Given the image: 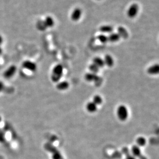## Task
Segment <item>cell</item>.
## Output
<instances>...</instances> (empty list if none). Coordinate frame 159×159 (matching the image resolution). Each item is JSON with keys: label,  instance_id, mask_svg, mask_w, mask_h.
I'll use <instances>...</instances> for the list:
<instances>
[{"label": "cell", "instance_id": "obj_19", "mask_svg": "<svg viewBox=\"0 0 159 159\" xmlns=\"http://www.w3.org/2000/svg\"><path fill=\"white\" fill-rule=\"evenodd\" d=\"M137 143L138 146H144L146 144V140L144 137H139L137 138Z\"/></svg>", "mask_w": 159, "mask_h": 159}, {"label": "cell", "instance_id": "obj_7", "mask_svg": "<svg viewBox=\"0 0 159 159\" xmlns=\"http://www.w3.org/2000/svg\"><path fill=\"white\" fill-rule=\"evenodd\" d=\"M23 67L27 70L35 71L37 69L36 64L29 60H26L23 63Z\"/></svg>", "mask_w": 159, "mask_h": 159}, {"label": "cell", "instance_id": "obj_21", "mask_svg": "<svg viewBox=\"0 0 159 159\" xmlns=\"http://www.w3.org/2000/svg\"><path fill=\"white\" fill-rule=\"evenodd\" d=\"M97 38L98 40L102 43H106L108 41V36H107L104 34H100V35H98Z\"/></svg>", "mask_w": 159, "mask_h": 159}, {"label": "cell", "instance_id": "obj_11", "mask_svg": "<svg viewBox=\"0 0 159 159\" xmlns=\"http://www.w3.org/2000/svg\"><path fill=\"white\" fill-rule=\"evenodd\" d=\"M86 108L87 111L90 113H94L95 112H96L97 109V105H96L93 101L88 102L86 106Z\"/></svg>", "mask_w": 159, "mask_h": 159}, {"label": "cell", "instance_id": "obj_6", "mask_svg": "<svg viewBox=\"0 0 159 159\" xmlns=\"http://www.w3.org/2000/svg\"><path fill=\"white\" fill-rule=\"evenodd\" d=\"M16 70V66H10L4 72L3 74L4 78H11L15 74Z\"/></svg>", "mask_w": 159, "mask_h": 159}, {"label": "cell", "instance_id": "obj_1", "mask_svg": "<svg viewBox=\"0 0 159 159\" xmlns=\"http://www.w3.org/2000/svg\"><path fill=\"white\" fill-rule=\"evenodd\" d=\"M63 72V66L61 64H58L54 67L53 69L52 74V80L54 82H58L62 76Z\"/></svg>", "mask_w": 159, "mask_h": 159}, {"label": "cell", "instance_id": "obj_18", "mask_svg": "<svg viewBox=\"0 0 159 159\" xmlns=\"http://www.w3.org/2000/svg\"><path fill=\"white\" fill-rule=\"evenodd\" d=\"M44 21V23L47 28L53 27L54 25V21L51 17H47L44 21Z\"/></svg>", "mask_w": 159, "mask_h": 159}, {"label": "cell", "instance_id": "obj_26", "mask_svg": "<svg viewBox=\"0 0 159 159\" xmlns=\"http://www.w3.org/2000/svg\"><path fill=\"white\" fill-rule=\"evenodd\" d=\"M4 84H3V83L0 81V92L3 89V88H4Z\"/></svg>", "mask_w": 159, "mask_h": 159}, {"label": "cell", "instance_id": "obj_29", "mask_svg": "<svg viewBox=\"0 0 159 159\" xmlns=\"http://www.w3.org/2000/svg\"><path fill=\"white\" fill-rule=\"evenodd\" d=\"M3 41V38H2V36L0 35V45H2V42Z\"/></svg>", "mask_w": 159, "mask_h": 159}, {"label": "cell", "instance_id": "obj_28", "mask_svg": "<svg viewBox=\"0 0 159 159\" xmlns=\"http://www.w3.org/2000/svg\"><path fill=\"white\" fill-rule=\"evenodd\" d=\"M140 159H147L146 157H145L144 155H141V156L139 157Z\"/></svg>", "mask_w": 159, "mask_h": 159}, {"label": "cell", "instance_id": "obj_22", "mask_svg": "<svg viewBox=\"0 0 159 159\" xmlns=\"http://www.w3.org/2000/svg\"><path fill=\"white\" fill-rule=\"evenodd\" d=\"M93 102H94L96 105H100L102 102V97L99 95H95L93 98Z\"/></svg>", "mask_w": 159, "mask_h": 159}, {"label": "cell", "instance_id": "obj_2", "mask_svg": "<svg viewBox=\"0 0 159 159\" xmlns=\"http://www.w3.org/2000/svg\"><path fill=\"white\" fill-rule=\"evenodd\" d=\"M117 115L118 119L121 121H125L127 119L128 116V111L125 105H121L118 106L117 109Z\"/></svg>", "mask_w": 159, "mask_h": 159}, {"label": "cell", "instance_id": "obj_10", "mask_svg": "<svg viewBox=\"0 0 159 159\" xmlns=\"http://www.w3.org/2000/svg\"><path fill=\"white\" fill-rule=\"evenodd\" d=\"M104 60L105 65H106L108 67H112L114 64V60L112 56L109 54H107L105 55Z\"/></svg>", "mask_w": 159, "mask_h": 159}, {"label": "cell", "instance_id": "obj_17", "mask_svg": "<svg viewBox=\"0 0 159 159\" xmlns=\"http://www.w3.org/2000/svg\"><path fill=\"white\" fill-rule=\"evenodd\" d=\"M69 87V83L67 81H62L59 83L57 85V88L60 91L67 89Z\"/></svg>", "mask_w": 159, "mask_h": 159}, {"label": "cell", "instance_id": "obj_15", "mask_svg": "<svg viewBox=\"0 0 159 159\" xmlns=\"http://www.w3.org/2000/svg\"><path fill=\"white\" fill-rule=\"evenodd\" d=\"M108 41H110L111 42H114L118 41L120 39V36H119L118 33H110V35L108 37Z\"/></svg>", "mask_w": 159, "mask_h": 159}, {"label": "cell", "instance_id": "obj_8", "mask_svg": "<svg viewBox=\"0 0 159 159\" xmlns=\"http://www.w3.org/2000/svg\"><path fill=\"white\" fill-rule=\"evenodd\" d=\"M82 11L80 8H76L72 13L71 19L74 21L79 20L82 16Z\"/></svg>", "mask_w": 159, "mask_h": 159}, {"label": "cell", "instance_id": "obj_24", "mask_svg": "<svg viewBox=\"0 0 159 159\" xmlns=\"http://www.w3.org/2000/svg\"><path fill=\"white\" fill-rule=\"evenodd\" d=\"M122 152L123 154H124V155H129V154H130L129 150V149L128 148H127V147L123 148L122 150Z\"/></svg>", "mask_w": 159, "mask_h": 159}, {"label": "cell", "instance_id": "obj_14", "mask_svg": "<svg viewBox=\"0 0 159 159\" xmlns=\"http://www.w3.org/2000/svg\"><path fill=\"white\" fill-rule=\"evenodd\" d=\"M100 31L104 33H111L113 31V27L111 25H105L101 26L100 28Z\"/></svg>", "mask_w": 159, "mask_h": 159}, {"label": "cell", "instance_id": "obj_20", "mask_svg": "<svg viewBox=\"0 0 159 159\" xmlns=\"http://www.w3.org/2000/svg\"><path fill=\"white\" fill-rule=\"evenodd\" d=\"M89 69L91 72L93 73H95V74H96L100 70V68L98 67V66H96V65H95L93 63L90 65L89 67Z\"/></svg>", "mask_w": 159, "mask_h": 159}, {"label": "cell", "instance_id": "obj_12", "mask_svg": "<svg viewBox=\"0 0 159 159\" xmlns=\"http://www.w3.org/2000/svg\"><path fill=\"white\" fill-rule=\"evenodd\" d=\"M159 66L158 64L153 65L150 67L147 70V72L150 74H157L159 73Z\"/></svg>", "mask_w": 159, "mask_h": 159}, {"label": "cell", "instance_id": "obj_5", "mask_svg": "<svg viewBox=\"0 0 159 159\" xmlns=\"http://www.w3.org/2000/svg\"><path fill=\"white\" fill-rule=\"evenodd\" d=\"M139 9V7L138 4L135 3L131 4L127 11V16L130 18H135L138 14Z\"/></svg>", "mask_w": 159, "mask_h": 159}, {"label": "cell", "instance_id": "obj_27", "mask_svg": "<svg viewBox=\"0 0 159 159\" xmlns=\"http://www.w3.org/2000/svg\"><path fill=\"white\" fill-rule=\"evenodd\" d=\"M4 135L3 133H0V142H2L4 141Z\"/></svg>", "mask_w": 159, "mask_h": 159}, {"label": "cell", "instance_id": "obj_25", "mask_svg": "<svg viewBox=\"0 0 159 159\" xmlns=\"http://www.w3.org/2000/svg\"><path fill=\"white\" fill-rule=\"evenodd\" d=\"M126 159H136L135 157L133 156L132 155L129 154V155H127L126 157Z\"/></svg>", "mask_w": 159, "mask_h": 159}, {"label": "cell", "instance_id": "obj_16", "mask_svg": "<svg viewBox=\"0 0 159 159\" xmlns=\"http://www.w3.org/2000/svg\"><path fill=\"white\" fill-rule=\"evenodd\" d=\"M131 153L133 156L135 157H139L141 156V151L140 148L137 145H133L131 148Z\"/></svg>", "mask_w": 159, "mask_h": 159}, {"label": "cell", "instance_id": "obj_9", "mask_svg": "<svg viewBox=\"0 0 159 159\" xmlns=\"http://www.w3.org/2000/svg\"><path fill=\"white\" fill-rule=\"evenodd\" d=\"M117 33L120 37L126 39L128 37L129 34L126 29L123 27H119L117 28Z\"/></svg>", "mask_w": 159, "mask_h": 159}, {"label": "cell", "instance_id": "obj_23", "mask_svg": "<svg viewBox=\"0 0 159 159\" xmlns=\"http://www.w3.org/2000/svg\"><path fill=\"white\" fill-rule=\"evenodd\" d=\"M37 27L38 29H40V30H41V31H44V30H45V29H47L43 21H38L37 23Z\"/></svg>", "mask_w": 159, "mask_h": 159}, {"label": "cell", "instance_id": "obj_31", "mask_svg": "<svg viewBox=\"0 0 159 159\" xmlns=\"http://www.w3.org/2000/svg\"><path fill=\"white\" fill-rule=\"evenodd\" d=\"M1 118L0 117V122H1Z\"/></svg>", "mask_w": 159, "mask_h": 159}, {"label": "cell", "instance_id": "obj_3", "mask_svg": "<svg viewBox=\"0 0 159 159\" xmlns=\"http://www.w3.org/2000/svg\"><path fill=\"white\" fill-rule=\"evenodd\" d=\"M45 148L46 150L53 153V159H63V157L61 155V153H59V151L51 144L47 143L45 145Z\"/></svg>", "mask_w": 159, "mask_h": 159}, {"label": "cell", "instance_id": "obj_4", "mask_svg": "<svg viewBox=\"0 0 159 159\" xmlns=\"http://www.w3.org/2000/svg\"><path fill=\"white\" fill-rule=\"evenodd\" d=\"M85 78L86 80L89 82H93L94 81L95 83L97 86L98 84H100L102 83V79L100 77L97 76L95 73H93L92 72H89L85 75Z\"/></svg>", "mask_w": 159, "mask_h": 159}, {"label": "cell", "instance_id": "obj_30", "mask_svg": "<svg viewBox=\"0 0 159 159\" xmlns=\"http://www.w3.org/2000/svg\"><path fill=\"white\" fill-rule=\"evenodd\" d=\"M2 53V49L1 48V47H0V54Z\"/></svg>", "mask_w": 159, "mask_h": 159}, {"label": "cell", "instance_id": "obj_13", "mask_svg": "<svg viewBox=\"0 0 159 159\" xmlns=\"http://www.w3.org/2000/svg\"><path fill=\"white\" fill-rule=\"evenodd\" d=\"M93 63L98 66L99 68H102L105 65L104 60L100 57L94 58V59L93 60Z\"/></svg>", "mask_w": 159, "mask_h": 159}]
</instances>
